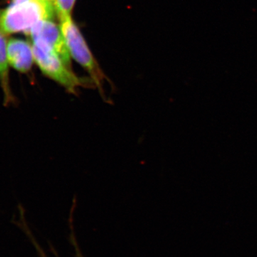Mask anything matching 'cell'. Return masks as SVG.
I'll use <instances>...</instances> for the list:
<instances>
[{"label":"cell","mask_w":257,"mask_h":257,"mask_svg":"<svg viewBox=\"0 0 257 257\" xmlns=\"http://www.w3.org/2000/svg\"><path fill=\"white\" fill-rule=\"evenodd\" d=\"M8 59L9 64L15 70L21 73H28L31 70L34 62L32 47L25 40L11 39L8 42Z\"/></svg>","instance_id":"5"},{"label":"cell","mask_w":257,"mask_h":257,"mask_svg":"<svg viewBox=\"0 0 257 257\" xmlns=\"http://www.w3.org/2000/svg\"><path fill=\"white\" fill-rule=\"evenodd\" d=\"M32 51L34 61L42 73L63 87L69 94L77 95L79 88L95 86L92 79L81 78L76 75L47 45L33 42Z\"/></svg>","instance_id":"2"},{"label":"cell","mask_w":257,"mask_h":257,"mask_svg":"<svg viewBox=\"0 0 257 257\" xmlns=\"http://www.w3.org/2000/svg\"><path fill=\"white\" fill-rule=\"evenodd\" d=\"M60 22V29L69 53L89 72L91 79L99 89L101 95L105 97L102 85L105 76L88 48L82 34L72 21L71 16L61 19Z\"/></svg>","instance_id":"3"},{"label":"cell","mask_w":257,"mask_h":257,"mask_svg":"<svg viewBox=\"0 0 257 257\" xmlns=\"http://www.w3.org/2000/svg\"><path fill=\"white\" fill-rule=\"evenodd\" d=\"M33 42H40L52 49L62 62L71 69V55L62 30L52 20L39 22L28 32Z\"/></svg>","instance_id":"4"},{"label":"cell","mask_w":257,"mask_h":257,"mask_svg":"<svg viewBox=\"0 0 257 257\" xmlns=\"http://www.w3.org/2000/svg\"><path fill=\"white\" fill-rule=\"evenodd\" d=\"M75 0H55L54 5L60 20L70 16Z\"/></svg>","instance_id":"7"},{"label":"cell","mask_w":257,"mask_h":257,"mask_svg":"<svg viewBox=\"0 0 257 257\" xmlns=\"http://www.w3.org/2000/svg\"><path fill=\"white\" fill-rule=\"evenodd\" d=\"M55 5L42 0H30L20 5H12L0 11V32L4 35L25 32L43 20H52Z\"/></svg>","instance_id":"1"},{"label":"cell","mask_w":257,"mask_h":257,"mask_svg":"<svg viewBox=\"0 0 257 257\" xmlns=\"http://www.w3.org/2000/svg\"><path fill=\"white\" fill-rule=\"evenodd\" d=\"M7 41L4 34L0 32V86L3 94V102L5 106L16 103V97L13 94L10 86L9 62L7 52Z\"/></svg>","instance_id":"6"},{"label":"cell","mask_w":257,"mask_h":257,"mask_svg":"<svg viewBox=\"0 0 257 257\" xmlns=\"http://www.w3.org/2000/svg\"><path fill=\"white\" fill-rule=\"evenodd\" d=\"M30 0H13V5H20L28 3Z\"/></svg>","instance_id":"8"},{"label":"cell","mask_w":257,"mask_h":257,"mask_svg":"<svg viewBox=\"0 0 257 257\" xmlns=\"http://www.w3.org/2000/svg\"><path fill=\"white\" fill-rule=\"evenodd\" d=\"M42 1L50 2V3H55V0H42Z\"/></svg>","instance_id":"9"}]
</instances>
